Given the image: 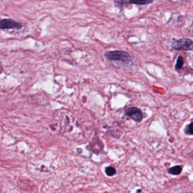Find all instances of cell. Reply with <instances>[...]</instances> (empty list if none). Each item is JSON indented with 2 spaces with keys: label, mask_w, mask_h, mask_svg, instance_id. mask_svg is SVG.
Segmentation results:
<instances>
[{
  "label": "cell",
  "mask_w": 193,
  "mask_h": 193,
  "mask_svg": "<svg viewBox=\"0 0 193 193\" xmlns=\"http://www.w3.org/2000/svg\"><path fill=\"white\" fill-rule=\"evenodd\" d=\"M107 60L111 61L129 62L131 57L129 53L122 50H110L107 51L104 54Z\"/></svg>",
  "instance_id": "6da1fadb"
},
{
  "label": "cell",
  "mask_w": 193,
  "mask_h": 193,
  "mask_svg": "<svg viewBox=\"0 0 193 193\" xmlns=\"http://www.w3.org/2000/svg\"><path fill=\"white\" fill-rule=\"evenodd\" d=\"M193 43L192 40L188 38H184L176 40L172 44V47L176 50L184 49L185 51H189L193 49Z\"/></svg>",
  "instance_id": "7a4b0ae2"
},
{
  "label": "cell",
  "mask_w": 193,
  "mask_h": 193,
  "mask_svg": "<svg viewBox=\"0 0 193 193\" xmlns=\"http://www.w3.org/2000/svg\"><path fill=\"white\" fill-rule=\"evenodd\" d=\"M22 27L21 23L14 19L9 18L0 20V30H19Z\"/></svg>",
  "instance_id": "3957f363"
},
{
  "label": "cell",
  "mask_w": 193,
  "mask_h": 193,
  "mask_svg": "<svg viewBox=\"0 0 193 193\" xmlns=\"http://www.w3.org/2000/svg\"><path fill=\"white\" fill-rule=\"evenodd\" d=\"M125 114L137 122H140L143 117V114L140 109L134 106L125 110Z\"/></svg>",
  "instance_id": "277c9868"
},
{
  "label": "cell",
  "mask_w": 193,
  "mask_h": 193,
  "mask_svg": "<svg viewBox=\"0 0 193 193\" xmlns=\"http://www.w3.org/2000/svg\"><path fill=\"white\" fill-rule=\"evenodd\" d=\"M153 1H147V0H138V1H115L116 5L121 6L124 4H136V5H147L151 4Z\"/></svg>",
  "instance_id": "5b68a950"
},
{
  "label": "cell",
  "mask_w": 193,
  "mask_h": 193,
  "mask_svg": "<svg viewBox=\"0 0 193 193\" xmlns=\"http://www.w3.org/2000/svg\"><path fill=\"white\" fill-rule=\"evenodd\" d=\"M168 172L170 174H173V175H178L181 173L182 168L180 165L174 166V167L169 168L168 170Z\"/></svg>",
  "instance_id": "8992f818"
},
{
  "label": "cell",
  "mask_w": 193,
  "mask_h": 193,
  "mask_svg": "<svg viewBox=\"0 0 193 193\" xmlns=\"http://www.w3.org/2000/svg\"><path fill=\"white\" fill-rule=\"evenodd\" d=\"M184 64V57L182 56H179L177 58V60L176 64L175 65V69L176 70H180L183 67Z\"/></svg>",
  "instance_id": "52a82bcc"
},
{
  "label": "cell",
  "mask_w": 193,
  "mask_h": 193,
  "mask_svg": "<svg viewBox=\"0 0 193 193\" xmlns=\"http://www.w3.org/2000/svg\"><path fill=\"white\" fill-rule=\"evenodd\" d=\"M116 173V169L112 167H108L106 169V173L108 176H112Z\"/></svg>",
  "instance_id": "ba28073f"
},
{
  "label": "cell",
  "mask_w": 193,
  "mask_h": 193,
  "mask_svg": "<svg viewBox=\"0 0 193 193\" xmlns=\"http://www.w3.org/2000/svg\"><path fill=\"white\" fill-rule=\"evenodd\" d=\"M192 125H193V123L191 122L189 125H187L185 129L184 130V132H185V133L186 134L190 135H191L193 134V127H192Z\"/></svg>",
  "instance_id": "9c48e42d"
}]
</instances>
